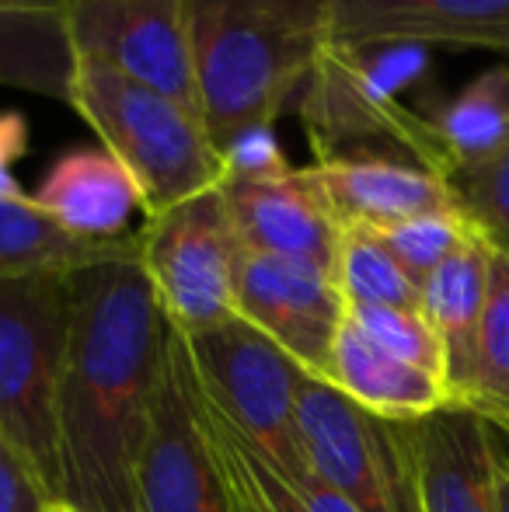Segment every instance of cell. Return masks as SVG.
I'll use <instances>...</instances> for the list:
<instances>
[{
  "instance_id": "cell-8",
  "label": "cell",
  "mask_w": 509,
  "mask_h": 512,
  "mask_svg": "<svg viewBox=\"0 0 509 512\" xmlns=\"http://www.w3.org/2000/svg\"><path fill=\"white\" fill-rule=\"evenodd\" d=\"M136 241H140L143 272L175 331L199 335L238 317L234 269L241 244L220 185L157 216H147L143 230H136Z\"/></svg>"
},
{
  "instance_id": "cell-16",
  "label": "cell",
  "mask_w": 509,
  "mask_h": 512,
  "mask_svg": "<svg viewBox=\"0 0 509 512\" xmlns=\"http://www.w3.org/2000/svg\"><path fill=\"white\" fill-rule=\"evenodd\" d=\"M32 199L84 241H123L129 237V216L143 209L136 182L102 143L63 150Z\"/></svg>"
},
{
  "instance_id": "cell-7",
  "label": "cell",
  "mask_w": 509,
  "mask_h": 512,
  "mask_svg": "<svg viewBox=\"0 0 509 512\" xmlns=\"http://www.w3.org/2000/svg\"><path fill=\"white\" fill-rule=\"evenodd\" d=\"M297 439L314 478L356 512H419L401 422L360 408L328 380L307 377L297 398Z\"/></svg>"
},
{
  "instance_id": "cell-4",
  "label": "cell",
  "mask_w": 509,
  "mask_h": 512,
  "mask_svg": "<svg viewBox=\"0 0 509 512\" xmlns=\"http://www.w3.org/2000/svg\"><path fill=\"white\" fill-rule=\"evenodd\" d=\"M422 67V46H328L307 77L297 108L318 161L398 150L447 178V157L429 119L398 98Z\"/></svg>"
},
{
  "instance_id": "cell-13",
  "label": "cell",
  "mask_w": 509,
  "mask_h": 512,
  "mask_svg": "<svg viewBox=\"0 0 509 512\" xmlns=\"http://www.w3.org/2000/svg\"><path fill=\"white\" fill-rule=\"evenodd\" d=\"M332 46H464L509 53V0H335Z\"/></svg>"
},
{
  "instance_id": "cell-34",
  "label": "cell",
  "mask_w": 509,
  "mask_h": 512,
  "mask_svg": "<svg viewBox=\"0 0 509 512\" xmlns=\"http://www.w3.org/2000/svg\"><path fill=\"white\" fill-rule=\"evenodd\" d=\"M496 432H503V436H509V425H503V429H496Z\"/></svg>"
},
{
  "instance_id": "cell-3",
  "label": "cell",
  "mask_w": 509,
  "mask_h": 512,
  "mask_svg": "<svg viewBox=\"0 0 509 512\" xmlns=\"http://www.w3.org/2000/svg\"><path fill=\"white\" fill-rule=\"evenodd\" d=\"M70 108L129 171L147 216L203 196L224 182V161L199 112L164 91L77 56Z\"/></svg>"
},
{
  "instance_id": "cell-19",
  "label": "cell",
  "mask_w": 509,
  "mask_h": 512,
  "mask_svg": "<svg viewBox=\"0 0 509 512\" xmlns=\"http://www.w3.org/2000/svg\"><path fill=\"white\" fill-rule=\"evenodd\" d=\"M136 234L123 241H84L63 230L32 196L0 199V279L32 272H74L105 258L133 255Z\"/></svg>"
},
{
  "instance_id": "cell-29",
  "label": "cell",
  "mask_w": 509,
  "mask_h": 512,
  "mask_svg": "<svg viewBox=\"0 0 509 512\" xmlns=\"http://www.w3.org/2000/svg\"><path fill=\"white\" fill-rule=\"evenodd\" d=\"M53 502L39 471L0 436V512H46Z\"/></svg>"
},
{
  "instance_id": "cell-28",
  "label": "cell",
  "mask_w": 509,
  "mask_h": 512,
  "mask_svg": "<svg viewBox=\"0 0 509 512\" xmlns=\"http://www.w3.org/2000/svg\"><path fill=\"white\" fill-rule=\"evenodd\" d=\"M220 161H224V182L227 178H265L290 168L272 126H252L238 133L220 147Z\"/></svg>"
},
{
  "instance_id": "cell-27",
  "label": "cell",
  "mask_w": 509,
  "mask_h": 512,
  "mask_svg": "<svg viewBox=\"0 0 509 512\" xmlns=\"http://www.w3.org/2000/svg\"><path fill=\"white\" fill-rule=\"evenodd\" d=\"M349 321L377 342L384 352H391L401 363H412L419 370L433 373V377L447 380V356L436 338L433 324L426 321L422 310L405 307H356L349 310Z\"/></svg>"
},
{
  "instance_id": "cell-18",
  "label": "cell",
  "mask_w": 509,
  "mask_h": 512,
  "mask_svg": "<svg viewBox=\"0 0 509 512\" xmlns=\"http://www.w3.org/2000/svg\"><path fill=\"white\" fill-rule=\"evenodd\" d=\"M492 248L482 237H471L457 255H450L433 276L422 283L419 310L433 324L447 356V387L461 408L475 384L478 331H482L485 297H489Z\"/></svg>"
},
{
  "instance_id": "cell-21",
  "label": "cell",
  "mask_w": 509,
  "mask_h": 512,
  "mask_svg": "<svg viewBox=\"0 0 509 512\" xmlns=\"http://www.w3.org/2000/svg\"><path fill=\"white\" fill-rule=\"evenodd\" d=\"M426 119L447 157V175L492 157L509 133V70L496 67L478 74Z\"/></svg>"
},
{
  "instance_id": "cell-1",
  "label": "cell",
  "mask_w": 509,
  "mask_h": 512,
  "mask_svg": "<svg viewBox=\"0 0 509 512\" xmlns=\"http://www.w3.org/2000/svg\"><path fill=\"white\" fill-rule=\"evenodd\" d=\"M168 338L140 248L70 272V338L56 398L60 502L77 512H140L136 478Z\"/></svg>"
},
{
  "instance_id": "cell-6",
  "label": "cell",
  "mask_w": 509,
  "mask_h": 512,
  "mask_svg": "<svg viewBox=\"0 0 509 512\" xmlns=\"http://www.w3.org/2000/svg\"><path fill=\"white\" fill-rule=\"evenodd\" d=\"M182 338L210 405L283 471L286 481L297 485L314 478L297 439V398L311 373L245 317Z\"/></svg>"
},
{
  "instance_id": "cell-10",
  "label": "cell",
  "mask_w": 509,
  "mask_h": 512,
  "mask_svg": "<svg viewBox=\"0 0 509 512\" xmlns=\"http://www.w3.org/2000/svg\"><path fill=\"white\" fill-rule=\"evenodd\" d=\"M63 25L74 56L105 63L199 112L189 0H74Z\"/></svg>"
},
{
  "instance_id": "cell-25",
  "label": "cell",
  "mask_w": 509,
  "mask_h": 512,
  "mask_svg": "<svg viewBox=\"0 0 509 512\" xmlns=\"http://www.w3.org/2000/svg\"><path fill=\"white\" fill-rule=\"evenodd\" d=\"M461 213L471 220L485 244L496 255L509 258V133L499 150L471 168H457L447 175Z\"/></svg>"
},
{
  "instance_id": "cell-14",
  "label": "cell",
  "mask_w": 509,
  "mask_h": 512,
  "mask_svg": "<svg viewBox=\"0 0 509 512\" xmlns=\"http://www.w3.org/2000/svg\"><path fill=\"white\" fill-rule=\"evenodd\" d=\"M419 512H496V429L468 408L401 422Z\"/></svg>"
},
{
  "instance_id": "cell-17",
  "label": "cell",
  "mask_w": 509,
  "mask_h": 512,
  "mask_svg": "<svg viewBox=\"0 0 509 512\" xmlns=\"http://www.w3.org/2000/svg\"><path fill=\"white\" fill-rule=\"evenodd\" d=\"M321 380L339 387L360 408L391 422H415L443 408H457L447 380L394 359L377 342H370L349 317L335 338L332 363Z\"/></svg>"
},
{
  "instance_id": "cell-31",
  "label": "cell",
  "mask_w": 509,
  "mask_h": 512,
  "mask_svg": "<svg viewBox=\"0 0 509 512\" xmlns=\"http://www.w3.org/2000/svg\"><path fill=\"white\" fill-rule=\"evenodd\" d=\"M74 0H0V11H35V14H63Z\"/></svg>"
},
{
  "instance_id": "cell-11",
  "label": "cell",
  "mask_w": 509,
  "mask_h": 512,
  "mask_svg": "<svg viewBox=\"0 0 509 512\" xmlns=\"http://www.w3.org/2000/svg\"><path fill=\"white\" fill-rule=\"evenodd\" d=\"M234 307L238 317L283 345L311 377L328 373L335 338L349 317L332 272L245 248L234 269Z\"/></svg>"
},
{
  "instance_id": "cell-23",
  "label": "cell",
  "mask_w": 509,
  "mask_h": 512,
  "mask_svg": "<svg viewBox=\"0 0 509 512\" xmlns=\"http://www.w3.org/2000/svg\"><path fill=\"white\" fill-rule=\"evenodd\" d=\"M461 408L482 415L492 429L509 425V258L492 251L489 297L478 331L475 384Z\"/></svg>"
},
{
  "instance_id": "cell-20",
  "label": "cell",
  "mask_w": 509,
  "mask_h": 512,
  "mask_svg": "<svg viewBox=\"0 0 509 512\" xmlns=\"http://www.w3.org/2000/svg\"><path fill=\"white\" fill-rule=\"evenodd\" d=\"M77 56L63 14L0 11V88L70 105Z\"/></svg>"
},
{
  "instance_id": "cell-22",
  "label": "cell",
  "mask_w": 509,
  "mask_h": 512,
  "mask_svg": "<svg viewBox=\"0 0 509 512\" xmlns=\"http://www.w3.org/2000/svg\"><path fill=\"white\" fill-rule=\"evenodd\" d=\"M335 283L349 310L356 307H405L419 310L422 286L394 262L374 230L346 227L335 262Z\"/></svg>"
},
{
  "instance_id": "cell-33",
  "label": "cell",
  "mask_w": 509,
  "mask_h": 512,
  "mask_svg": "<svg viewBox=\"0 0 509 512\" xmlns=\"http://www.w3.org/2000/svg\"><path fill=\"white\" fill-rule=\"evenodd\" d=\"M46 512H77L74 506H67V502H53V506H49Z\"/></svg>"
},
{
  "instance_id": "cell-12",
  "label": "cell",
  "mask_w": 509,
  "mask_h": 512,
  "mask_svg": "<svg viewBox=\"0 0 509 512\" xmlns=\"http://www.w3.org/2000/svg\"><path fill=\"white\" fill-rule=\"evenodd\" d=\"M238 244L258 255L293 258L332 272L339 262L342 223L314 168H286L265 178L220 182Z\"/></svg>"
},
{
  "instance_id": "cell-24",
  "label": "cell",
  "mask_w": 509,
  "mask_h": 512,
  "mask_svg": "<svg viewBox=\"0 0 509 512\" xmlns=\"http://www.w3.org/2000/svg\"><path fill=\"white\" fill-rule=\"evenodd\" d=\"M374 234L381 237V244L394 255V262L422 286L478 230L471 227V220L461 209H440V213L415 216V220L394 223V227L374 230Z\"/></svg>"
},
{
  "instance_id": "cell-32",
  "label": "cell",
  "mask_w": 509,
  "mask_h": 512,
  "mask_svg": "<svg viewBox=\"0 0 509 512\" xmlns=\"http://www.w3.org/2000/svg\"><path fill=\"white\" fill-rule=\"evenodd\" d=\"M496 512H509V453L496 450Z\"/></svg>"
},
{
  "instance_id": "cell-30",
  "label": "cell",
  "mask_w": 509,
  "mask_h": 512,
  "mask_svg": "<svg viewBox=\"0 0 509 512\" xmlns=\"http://www.w3.org/2000/svg\"><path fill=\"white\" fill-rule=\"evenodd\" d=\"M28 150V122L21 112H0V199L25 196L18 178L11 175V164Z\"/></svg>"
},
{
  "instance_id": "cell-9",
  "label": "cell",
  "mask_w": 509,
  "mask_h": 512,
  "mask_svg": "<svg viewBox=\"0 0 509 512\" xmlns=\"http://www.w3.org/2000/svg\"><path fill=\"white\" fill-rule=\"evenodd\" d=\"M140 512H238L206 439L185 338L171 328L161 391L140 460Z\"/></svg>"
},
{
  "instance_id": "cell-26",
  "label": "cell",
  "mask_w": 509,
  "mask_h": 512,
  "mask_svg": "<svg viewBox=\"0 0 509 512\" xmlns=\"http://www.w3.org/2000/svg\"><path fill=\"white\" fill-rule=\"evenodd\" d=\"M199 411H203V425H206L213 460H217L220 474H224L227 488H231L234 502H238V512H283L276 506V499H272L265 457L210 405L203 387H199Z\"/></svg>"
},
{
  "instance_id": "cell-2",
  "label": "cell",
  "mask_w": 509,
  "mask_h": 512,
  "mask_svg": "<svg viewBox=\"0 0 509 512\" xmlns=\"http://www.w3.org/2000/svg\"><path fill=\"white\" fill-rule=\"evenodd\" d=\"M335 0H189L196 105L213 147L276 126L332 46Z\"/></svg>"
},
{
  "instance_id": "cell-15",
  "label": "cell",
  "mask_w": 509,
  "mask_h": 512,
  "mask_svg": "<svg viewBox=\"0 0 509 512\" xmlns=\"http://www.w3.org/2000/svg\"><path fill=\"white\" fill-rule=\"evenodd\" d=\"M314 171L342 227L384 230L440 209H461L440 171L394 154L328 157Z\"/></svg>"
},
{
  "instance_id": "cell-5",
  "label": "cell",
  "mask_w": 509,
  "mask_h": 512,
  "mask_svg": "<svg viewBox=\"0 0 509 512\" xmlns=\"http://www.w3.org/2000/svg\"><path fill=\"white\" fill-rule=\"evenodd\" d=\"M70 338V272L0 279V436L60 502L56 398Z\"/></svg>"
}]
</instances>
